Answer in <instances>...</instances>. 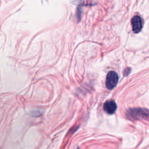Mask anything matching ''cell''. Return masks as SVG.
<instances>
[{"label": "cell", "mask_w": 149, "mask_h": 149, "mask_svg": "<svg viewBox=\"0 0 149 149\" xmlns=\"http://www.w3.org/2000/svg\"><path fill=\"white\" fill-rule=\"evenodd\" d=\"M119 77L118 74L114 71H110L106 77V86L107 88L111 90L118 83Z\"/></svg>", "instance_id": "1"}, {"label": "cell", "mask_w": 149, "mask_h": 149, "mask_svg": "<svg viewBox=\"0 0 149 149\" xmlns=\"http://www.w3.org/2000/svg\"><path fill=\"white\" fill-rule=\"evenodd\" d=\"M131 117L149 119V111L141 108H134L128 111Z\"/></svg>", "instance_id": "2"}, {"label": "cell", "mask_w": 149, "mask_h": 149, "mask_svg": "<svg viewBox=\"0 0 149 149\" xmlns=\"http://www.w3.org/2000/svg\"><path fill=\"white\" fill-rule=\"evenodd\" d=\"M132 29L134 33H139L143 27V20L139 16H134L131 20Z\"/></svg>", "instance_id": "3"}, {"label": "cell", "mask_w": 149, "mask_h": 149, "mask_svg": "<svg viewBox=\"0 0 149 149\" xmlns=\"http://www.w3.org/2000/svg\"><path fill=\"white\" fill-rule=\"evenodd\" d=\"M117 105L114 101H107L104 104V109L108 114L113 113L116 110Z\"/></svg>", "instance_id": "4"}, {"label": "cell", "mask_w": 149, "mask_h": 149, "mask_svg": "<svg viewBox=\"0 0 149 149\" xmlns=\"http://www.w3.org/2000/svg\"><path fill=\"white\" fill-rule=\"evenodd\" d=\"M130 70H131V69H130V68H128V69H125V71H124V73H123L124 75H125V76H127V75H128V74H129V73L130 72Z\"/></svg>", "instance_id": "5"}]
</instances>
